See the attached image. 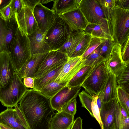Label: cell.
I'll return each mask as SVG.
<instances>
[{
  "label": "cell",
  "instance_id": "6da1fadb",
  "mask_svg": "<svg viewBox=\"0 0 129 129\" xmlns=\"http://www.w3.org/2000/svg\"><path fill=\"white\" fill-rule=\"evenodd\" d=\"M19 104L29 129H50L51 121L55 114L49 98L39 91L28 89Z\"/></svg>",
  "mask_w": 129,
  "mask_h": 129
},
{
  "label": "cell",
  "instance_id": "7a4b0ae2",
  "mask_svg": "<svg viewBox=\"0 0 129 129\" xmlns=\"http://www.w3.org/2000/svg\"><path fill=\"white\" fill-rule=\"evenodd\" d=\"M109 21L114 42L122 46L129 38V10L115 7Z\"/></svg>",
  "mask_w": 129,
  "mask_h": 129
},
{
  "label": "cell",
  "instance_id": "3957f363",
  "mask_svg": "<svg viewBox=\"0 0 129 129\" xmlns=\"http://www.w3.org/2000/svg\"><path fill=\"white\" fill-rule=\"evenodd\" d=\"M29 40L18 27L10 55L15 72L17 73L31 57Z\"/></svg>",
  "mask_w": 129,
  "mask_h": 129
},
{
  "label": "cell",
  "instance_id": "277c9868",
  "mask_svg": "<svg viewBox=\"0 0 129 129\" xmlns=\"http://www.w3.org/2000/svg\"><path fill=\"white\" fill-rule=\"evenodd\" d=\"M15 72L8 84L0 88V101L4 106L12 108L18 105L28 90Z\"/></svg>",
  "mask_w": 129,
  "mask_h": 129
},
{
  "label": "cell",
  "instance_id": "5b68a950",
  "mask_svg": "<svg viewBox=\"0 0 129 129\" xmlns=\"http://www.w3.org/2000/svg\"><path fill=\"white\" fill-rule=\"evenodd\" d=\"M105 61L96 65L93 71L81 85L91 95H98L103 89L108 76Z\"/></svg>",
  "mask_w": 129,
  "mask_h": 129
},
{
  "label": "cell",
  "instance_id": "8992f818",
  "mask_svg": "<svg viewBox=\"0 0 129 129\" xmlns=\"http://www.w3.org/2000/svg\"><path fill=\"white\" fill-rule=\"evenodd\" d=\"M70 31L68 25L59 17L45 34V41L52 50H57L64 43Z\"/></svg>",
  "mask_w": 129,
  "mask_h": 129
},
{
  "label": "cell",
  "instance_id": "52a82bcc",
  "mask_svg": "<svg viewBox=\"0 0 129 129\" xmlns=\"http://www.w3.org/2000/svg\"><path fill=\"white\" fill-rule=\"evenodd\" d=\"M15 15L10 21H7L0 14V53L10 52L18 27Z\"/></svg>",
  "mask_w": 129,
  "mask_h": 129
},
{
  "label": "cell",
  "instance_id": "ba28073f",
  "mask_svg": "<svg viewBox=\"0 0 129 129\" xmlns=\"http://www.w3.org/2000/svg\"><path fill=\"white\" fill-rule=\"evenodd\" d=\"M33 13L38 29L44 35L59 17L54 10L44 6L40 2L36 6Z\"/></svg>",
  "mask_w": 129,
  "mask_h": 129
},
{
  "label": "cell",
  "instance_id": "9c48e42d",
  "mask_svg": "<svg viewBox=\"0 0 129 129\" xmlns=\"http://www.w3.org/2000/svg\"><path fill=\"white\" fill-rule=\"evenodd\" d=\"M67 55L58 50L49 52L40 66L35 78H39L48 72L66 63Z\"/></svg>",
  "mask_w": 129,
  "mask_h": 129
},
{
  "label": "cell",
  "instance_id": "30bf717a",
  "mask_svg": "<svg viewBox=\"0 0 129 129\" xmlns=\"http://www.w3.org/2000/svg\"><path fill=\"white\" fill-rule=\"evenodd\" d=\"M0 123L14 129H29L18 105L14 109L8 108L0 113Z\"/></svg>",
  "mask_w": 129,
  "mask_h": 129
},
{
  "label": "cell",
  "instance_id": "8fae6325",
  "mask_svg": "<svg viewBox=\"0 0 129 129\" xmlns=\"http://www.w3.org/2000/svg\"><path fill=\"white\" fill-rule=\"evenodd\" d=\"M33 11L30 8L22 5L21 10L15 15L18 28L22 33L27 36L38 29Z\"/></svg>",
  "mask_w": 129,
  "mask_h": 129
},
{
  "label": "cell",
  "instance_id": "7c38bea8",
  "mask_svg": "<svg viewBox=\"0 0 129 129\" xmlns=\"http://www.w3.org/2000/svg\"><path fill=\"white\" fill-rule=\"evenodd\" d=\"M81 87L78 86L69 87L67 85L61 89L50 99L53 109L58 112L62 111L63 107L69 101L76 98L80 91Z\"/></svg>",
  "mask_w": 129,
  "mask_h": 129
},
{
  "label": "cell",
  "instance_id": "4fadbf2b",
  "mask_svg": "<svg viewBox=\"0 0 129 129\" xmlns=\"http://www.w3.org/2000/svg\"><path fill=\"white\" fill-rule=\"evenodd\" d=\"M85 58L82 56L69 58L59 75L54 81L59 83L69 81L84 67Z\"/></svg>",
  "mask_w": 129,
  "mask_h": 129
},
{
  "label": "cell",
  "instance_id": "5bb4252c",
  "mask_svg": "<svg viewBox=\"0 0 129 129\" xmlns=\"http://www.w3.org/2000/svg\"><path fill=\"white\" fill-rule=\"evenodd\" d=\"M78 8L89 24L95 23L105 18L97 0H81Z\"/></svg>",
  "mask_w": 129,
  "mask_h": 129
},
{
  "label": "cell",
  "instance_id": "9a60e30c",
  "mask_svg": "<svg viewBox=\"0 0 129 129\" xmlns=\"http://www.w3.org/2000/svg\"><path fill=\"white\" fill-rule=\"evenodd\" d=\"M69 27L70 31H84L89 23L79 8L59 15Z\"/></svg>",
  "mask_w": 129,
  "mask_h": 129
},
{
  "label": "cell",
  "instance_id": "2e32d148",
  "mask_svg": "<svg viewBox=\"0 0 129 129\" xmlns=\"http://www.w3.org/2000/svg\"><path fill=\"white\" fill-rule=\"evenodd\" d=\"M84 31L92 36L113 40L110 21L105 18L95 23L89 24Z\"/></svg>",
  "mask_w": 129,
  "mask_h": 129
},
{
  "label": "cell",
  "instance_id": "e0dca14e",
  "mask_svg": "<svg viewBox=\"0 0 129 129\" xmlns=\"http://www.w3.org/2000/svg\"><path fill=\"white\" fill-rule=\"evenodd\" d=\"M121 46L114 42L112 51L105 63L107 70L115 75L125 66L126 62L123 60L121 53Z\"/></svg>",
  "mask_w": 129,
  "mask_h": 129
},
{
  "label": "cell",
  "instance_id": "ac0fdd59",
  "mask_svg": "<svg viewBox=\"0 0 129 129\" xmlns=\"http://www.w3.org/2000/svg\"><path fill=\"white\" fill-rule=\"evenodd\" d=\"M15 72L9 54L6 52L0 53V88L6 86Z\"/></svg>",
  "mask_w": 129,
  "mask_h": 129
},
{
  "label": "cell",
  "instance_id": "d6986e66",
  "mask_svg": "<svg viewBox=\"0 0 129 129\" xmlns=\"http://www.w3.org/2000/svg\"><path fill=\"white\" fill-rule=\"evenodd\" d=\"M48 53L31 56L17 73L20 78L22 79L29 77L34 78L40 66Z\"/></svg>",
  "mask_w": 129,
  "mask_h": 129
},
{
  "label": "cell",
  "instance_id": "ffe728a7",
  "mask_svg": "<svg viewBox=\"0 0 129 129\" xmlns=\"http://www.w3.org/2000/svg\"><path fill=\"white\" fill-rule=\"evenodd\" d=\"M117 102L116 96L109 101L102 102L100 111L103 129H109L114 124Z\"/></svg>",
  "mask_w": 129,
  "mask_h": 129
},
{
  "label": "cell",
  "instance_id": "44dd1931",
  "mask_svg": "<svg viewBox=\"0 0 129 129\" xmlns=\"http://www.w3.org/2000/svg\"><path fill=\"white\" fill-rule=\"evenodd\" d=\"M44 36L38 29L28 36L30 42L31 56L48 53L52 50L46 43L44 40Z\"/></svg>",
  "mask_w": 129,
  "mask_h": 129
},
{
  "label": "cell",
  "instance_id": "7402d4cb",
  "mask_svg": "<svg viewBox=\"0 0 129 129\" xmlns=\"http://www.w3.org/2000/svg\"><path fill=\"white\" fill-rule=\"evenodd\" d=\"M74 121V116L64 111L55 114L51 120L50 129H71Z\"/></svg>",
  "mask_w": 129,
  "mask_h": 129
},
{
  "label": "cell",
  "instance_id": "603a6c76",
  "mask_svg": "<svg viewBox=\"0 0 129 129\" xmlns=\"http://www.w3.org/2000/svg\"><path fill=\"white\" fill-rule=\"evenodd\" d=\"M85 34L84 31H70L69 36L63 45L58 50L71 57L77 46Z\"/></svg>",
  "mask_w": 129,
  "mask_h": 129
},
{
  "label": "cell",
  "instance_id": "cb8c5ba5",
  "mask_svg": "<svg viewBox=\"0 0 129 129\" xmlns=\"http://www.w3.org/2000/svg\"><path fill=\"white\" fill-rule=\"evenodd\" d=\"M108 72L106 82L104 88L101 91L103 96L102 102H103L109 101L115 97L116 95L118 86L116 76L111 72L108 71Z\"/></svg>",
  "mask_w": 129,
  "mask_h": 129
},
{
  "label": "cell",
  "instance_id": "d4e9b609",
  "mask_svg": "<svg viewBox=\"0 0 129 129\" xmlns=\"http://www.w3.org/2000/svg\"><path fill=\"white\" fill-rule=\"evenodd\" d=\"M65 63L48 72L40 78L34 79V87L33 89L39 91L43 87L54 82L59 75Z\"/></svg>",
  "mask_w": 129,
  "mask_h": 129
},
{
  "label": "cell",
  "instance_id": "484cf974",
  "mask_svg": "<svg viewBox=\"0 0 129 129\" xmlns=\"http://www.w3.org/2000/svg\"><path fill=\"white\" fill-rule=\"evenodd\" d=\"M81 0H53L52 9L58 15L78 8Z\"/></svg>",
  "mask_w": 129,
  "mask_h": 129
},
{
  "label": "cell",
  "instance_id": "4316f807",
  "mask_svg": "<svg viewBox=\"0 0 129 129\" xmlns=\"http://www.w3.org/2000/svg\"><path fill=\"white\" fill-rule=\"evenodd\" d=\"M95 66L83 67L69 81L67 85L69 87L81 86L92 72Z\"/></svg>",
  "mask_w": 129,
  "mask_h": 129
},
{
  "label": "cell",
  "instance_id": "83f0119b",
  "mask_svg": "<svg viewBox=\"0 0 129 129\" xmlns=\"http://www.w3.org/2000/svg\"><path fill=\"white\" fill-rule=\"evenodd\" d=\"M116 76L118 86L129 93V61Z\"/></svg>",
  "mask_w": 129,
  "mask_h": 129
},
{
  "label": "cell",
  "instance_id": "f1b7e54d",
  "mask_svg": "<svg viewBox=\"0 0 129 129\" xmlns=\"http://www.w3.org/2000/svg\"><path fill=\"white\" fill-rule=\"evenodd\" d=\"M67 82L59 83L54 81L42 88L39 92L50 99L61 89L67 86Z\"/></svg>",
  "mask_w": 129,
  "mask_h": 129
},
{
  "label": "cell",
  "instance_id": "f546056e",
  "mask_svg": "<svg viewBox=\"0 0 129 129\" xmlns=\"http://www.w3.org/2000/svg\"><path fill=\"white\" fill-rule=\"evenodd\" d=\"M91 37L90 35L85 33L77 46L71 57L82 56L89 46Z\"/></svg>",
  "mask_w": 129,
  "mask_h": 129
},
{
  "label": "cell",
  "instance_id": "4dcf8cb0",
  "mask_svg": "<svg viewBox=\"0 0 129 129\" xmlns=\"http://www.w3.org/2000/svg\"><path fill=\"white\" fill-rule=\"evenodd\" d=\"M85 59V66L97 65L104 61L105 59L100 54L99 46Z\"/></svg>",
  "mask_w": 129,
  "mask_h": 129
},
{
  "label": "cell",
  "instance_id": "1f68e13d",
  "mask_svg": "<svg viewBox=\"0 0 129 129\" xmlns=\"http://www.w3.org/2000/svg\"><path fill=\"white\" fill-rule=\"evenodd\" d=\"M128 117L129 115L122 107L117 99L114 121L115 126L116 129H119L120 125L123 120Z\"/></svg>",
  "mask_w": 129,
  "mask_h": 129
},
{
  "label": "cell",
  "instance_id": "d6a6232c",
  "mask_svg": "<svg viewBox=\"0 0 129 129\" xmlns=\"http://www.w3.org/2000/svg\"><path fill=\"white\" fill-rule=\"evenodd\" d=\"M116 96L118 102L129 115V93L118 86Z\"/></svg>",
  "mask_w": 129,
  "mask_h": 129
},
{
  "label": "cell",
  "instance_id": "836d02e7",
  "mask_svg": "<svg viewBox=\"0 0 129 129\" xmlns=\"http://www.w3.org/2000/svg\"><path fill=\"white\" fill-rule=\"evenodd\" d=\"M81 107L85 108L88 111L90 114L94 117L91 111V104L93 95H91L84 90L78 94Z\"/></svg>",
  "mask_w": 129,
  "mask_h": 129
},
{
  "label": "cell",
  "instance_id": "e575fe53",
  "mask_svg": "<svg viewBox=\"0 0 129 129\" xmlns=\"http://www.w3.org/2000/svg\"><path fill=\"white\" fill-rule=\"evenodd\" d=\"M114 42L113 40L102 38L101 43L99 45L100 54L105 59L110 53Z\"/></svg>",
  "mask_w": 129,
  "mask_h": 129
},
{
  "label": "cell",
  "instance_id": "d590c367",
  "mask_svg": "<svg viewBox=\"0 0 129 129\" xmlns=\"http://www.w3.org/2000/svg\"><path fill=\"white\" fill-rule=\"evenodd\" d=\"M104 14L105 18L110 20L112 10L115 7V0H97Z\"/></svg>",
  "mask_w": 129,
  "mask_h": 129
},
{
  "label": "cell",
  "instance_id": "8d00e7d4",
  "mask_svg": "<svg viewBox=\"0 0 129 129\" xmlns=\"http://www.w3.org/2000/svg\"><path fill=\"white\" fill-rule=\"evenodd\" d=\"M102 38L92 36L89 46L84 54L82 56L85 58L95 50L101 43Z\"/></svg>",
  "mask_w": 129,
  "mask_h": 129
},
{
  "label": "cell",
  "instance_id": "74e56055",
  "mask_svg": "<svg viewBox=\"0 0 129 129\" xmlns=\"http://www.w3.org/2000/svg\"><path fill=\"white\" fill-rule=\"evenodd\" d=\"M98 95H93L91 104V111L94 117L98 121L100 126L101 129H103L102 123L101 120L100 111L97 104Z\"/></svg>",
  "mask_w": 129,
  "mask_h": 129
},
{
  "label": "cell",
  "instance_id": "f35d334b",
  "mask_svg": "<svg viewBox=\"0 0 129 129\" xmlns=\"http://www.w3.org/2000/svg\"><path fill=\"white\" fill-rule=\"evenodd\" d=\"M77 101L76 98L69 101L63 107L62 111H64L73 116L76 113Z\"/></svg>",
  "mask_w": 129,
  "mask_h": 129
},
{
  "label": "cell",
  "instance_id": "ab89813d",
  "mask_svg": "<svg viewBox=\"0 0 129 129\" xmlns=\"http://www.w3.org/2000/svg\"><path fill=\"white\" fill-rule=\"evenodd\" d=\"M121 53L123 61L125 62L129 61V38L121 46Z\"/></svg>",
  "mask_w": 129,
  "mask_h": 129
},
{
  "label": "cell",
  "instance_id": "60d3db41",
  "mask_svg": "<svg viewBox=\"0 0 129 129\" xmlns=\"http://www.w3.org/2000/svg\"><path fill=\"white\" fill-rule=\"evenodd\" d=\"M0 14L5 20L9 21L10 20L12 16L11 2L8 5L0 10Z\"/></svg>",
  "mask_w": 129,
  "mask_h": 129
},
{
  "label": "cell",
  "instance_id": "b9f144b4",
  "mask_svg": "<svg viewBox=\"0 0 129 129\" xmlns=\"http://www.w3.org/2000/svg\"><path fill=\"white\" fill-rule=\"evenodd\" d=\"M11 4L12 16L19 13L22 8L21 0H12Z\"/></svg>",
  "mask_w": 129,
  "mask_h": 129
},
{
  "label": "cell",
  "instance_id": "7bdbcfd3",
  "mask_svg": "<svg viewBox=\"0 0 129 129\" xmlns=\"http://www.w3.org/2000/svg\"><path fill=\"white\" fill-rule=\"evenodd\" d=\"M115 7L122 9L129 10V0H115Z\"/></svg>",
  "mask_w": 129,
  "mask_h": 129
},
{
  "label": "cell",
  "instance_id": "ee69618b",
  "mask_svg": "<svg viewBox=\"0 0 129 129\" xmlns=\"http://www.w3.org/2000/svg\"><path fill=\"white\" fill-rule=\"evenodd\" d=\"M22 5L34 10L36 6L40 2L41 0H21Z\"/></svg>",
  "mask_w": 129,
  "mask_h": 129
},
{
  "label": "cell",
  "instance_id": "f6af8a7d",
  "mask_svg": "<svg viewBox=\"0 0 129 129\" xmlns=\"http://www.w3.org/2000/svg\"><path fill=\"white\" fill-rule=\"evenodd\" d=\"M23 83L24 86L27 88H32L34 87V78L29 77H25L23 79Z\"/></svg>",
  "mask_w": 129,
  "mask_h": 129
},
{
  "label": "cell",
  "instance_id": "bcb514c9",
  "mask_svg": "<svg viewBox=\"0 0 129 129\" xmlns=\"http://www.w3.org/2000/svg\"><path fill=\"white\" fill-rule=\"evenodd\" d=\"M82 119L80 117L74 120L71 129H83Z\"/></svg>",
  "mask_w": 129,
  "mask_h": 129
},
{
  "label": "cell",
  "instance_id": "7dc6e473",
  "mask_svg": "<svg viewBox=\"0 0 129 129\" xmlns=\"http://www.w3.org/2000/svg\"><path fill=\"white\" fill-rule=\"evenodd\" d=\"M119 129H129V117L125 118L123 120Z\"/></svg>",
  "mask_w": 129,
  "mask_h": 129
},
{
  "label": "cell",
  "instance_id": "c3c4849f",
  "mask_svg": "<svg viewBox=\"0 0 129 129\" xmlns=\"http://www.w3.org/2000/svg\"><path fill=\"white\" fill-rule=\"evenodd\" d=\"M98 97L97 100V104L100 110L101 106V104L103 102V96L101 92L98 95Z\"/></svg>",
  "mask_w": 129,
  "mask_h": 129
},
{
  "label": "cell",
  "instance_id": "681fc988",
  "mask_svg": "<svg viewBox=\"0 0 129 129\" xmlns=\"http://www.w3.org/2000/svg\"><path fill=\"white\" fill-rule=\"evenodd\" d=\"M12 0H0V10L9 5Z\"/></svg>",
  "mask_w": 129,
  "mask_h": 129
},
{
  "label": "cell",
  "instance_id": "f907efd6",
  "mask_svg": "<svg viewBox=\"0 0 129 129\" xmlns=\"http://www.w3.org/2000/svg\"><path fill=\"white\" fill-rule=\"evenodd\" d=\"M0 129H14L6 125L0 123Z\"/></svg>",
  "mask_w": 129,
  "mask_h": 129
},
{
  "label": "cell",
  "instance_id": "816d5d0a",
  "mask_svg": "<svg viewBox=\"0 0 129 129\" xmlns=\"http://www.w3.org/2000/svg\"><path fill=\"white\" fill-rule=\"evenodd\" d=\"M53 0H41L40 3H47L51 1H53Z\"/></svg>",
  "mask_w": 129,
  "mask_h": 129
},
{
  "label": "cell",
  "instance_id": "f5cc1de1",
  "mask_svg": "<svg viewBox=\"0 0 129 129\" xmlns=\"http://www.w3.org/2000/svg\"><path fill=\"white\" fill-rule=\"evenodd\" d=\"M109 129H116L115 128L114 124L110 127Z\"/></svg>",
  "mask_w": 129,
  "mask_h": 129
},
{
  "label": "cell",
  "instance_id": "db71d44e",
  "mask_svg": "<svg viewBox=\"0 0 129 129\" xmlns=\"http://www.w3.org/2000/svg\"></svg>",
  "mask_w": 129,
  "mask_h": 129
}]
</instances>
